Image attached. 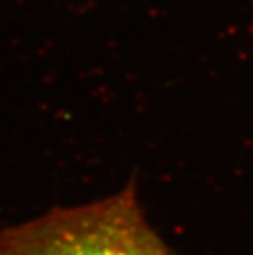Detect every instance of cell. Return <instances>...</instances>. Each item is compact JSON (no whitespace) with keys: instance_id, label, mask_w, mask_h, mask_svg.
I'll list each match as a JSON object with an SVG mask.
<instances>
[{"instance_id":"cell-1","label":"cell","mask_w":253,"mask_h":255,"mask_svg":"<svg viewBox=\"0 0 253 255\" xmlns=\"http://www.w3.org/2000/svg\"><path fill=\"white\" fill-rule=\"evenodd\" d=\"M0 255H173L130 181L118 193L0 229Z\"/></svg>"}]
</instances>
